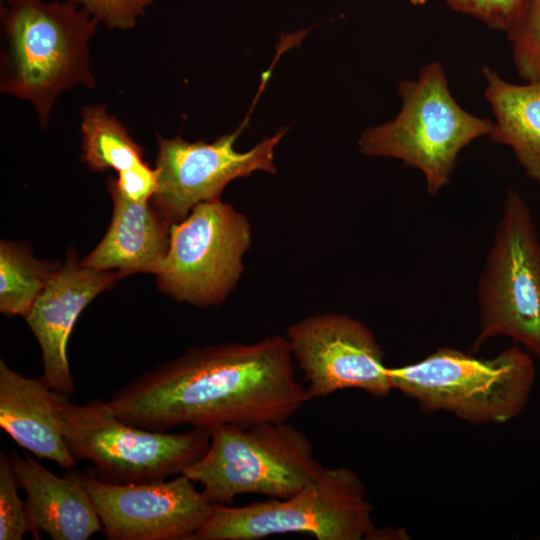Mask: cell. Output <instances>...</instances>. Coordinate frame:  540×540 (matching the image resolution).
<instances>
[{"label":"cell","mask_w":540,"mask_h":540,"mask_svg":"<svg viewBox=\"0 0 540 540\" xmlns=\"http://www.w3.org/2000/svg\"><path fill=\"white\" fill-rule=\"evenodd\" d=\"M251 243L245 215L220 199L199 203L183 220L171 224L157 284L180 302L198 307L220 304L236 287Z\"/></svg>","instance_id":"9"},{"label":"cell","mask_w":540,"mask_h":540,"mask_svg":"<svg viewBox=\"0 0 540 540\" xmlns=\"http://www.w3.org/2000/svg\"><path fill=\"white\" fill-rule=\"evenodd\" d=\"M80 130L82 158L90 170L120 172L144 162L142 147L105 106L82 107Z\"/></svg>","instance_id":"18"},{"label":"cell","mask_w":540,"mask_h":540,"mask_svg":"<svg viewBox=\"0 0 540 540\" xmlns=\"http://www.w3.org/2000/svg\"><path fill=\"white\" fill-rule=\"evenodd\" d=\"M248 119L210 143L157 135V190L151 202L170 223L183 220L199 203L220 199L224 188L237 178L255 171L276 172L274 151L286 129L241 152L235 143Z\"/></svg>","instance_id":"10"},{"label":"cell","mask_w":540,"mask_h":540,"mask_svg":"<svg viewBox=\"0 0 540 540\" xmlns=\"http://www.w3.org/2000/svg\"><path fill=\"white\" fill-rule=\"evenodd\" d=\"M110 29L129 30L154 0H71Z\"/></svg>","instance_id":"23"},{"label":"cell","mask_w":540,"mask_h":540,"mask_svg":"<svg viewBox=\"0 0 540 540\" xmlns=\"http://www.w3.org/2000/svg\"><path fill=\"white\" fill-rule=\"evenodd\" d=\"M113 201L110 226L81 264L98 271L117 270L119 277L158 274L170 243V222L150 201L132 202L107 184Z\"/></svg>","instance_id":"16"},{"label":"cell","mask_w":540,"mask_h":540,"mask_svg":"<svg viewBox=\"0 0 540 540\" xmlns=\"http://www.w3.org/2000/svg\"><path fill=\"white\" fill-rule=\"evenodd\" d=\"M324 468L305 433L283 421L215 428L205 453L182 474L212 503L230 504L241 494L290 497Z\"/></svg>","instance_id":"5"},{"label":"cell","mask_w":540,"mask_h":540,"mask_svg":"<svg viewBox=\"0 0 540 540\" xmlns=\"http://www.w3.org/2000/svg\"><path fill=\"white\" fill-rule=\"evenodd\" d=\"M0 91L29 102L43 128L59 95L94 87L89 43L99 21L71 0H2Z\"/></svg>","instance_id":"2"},{"label":"cell","mask_w":540,"mask_h":540,"mask_svg":"<svg viewBox=\"0 0 540 540\" xmlns=\"http://www.w3.org/2000/svg\"><path fill=\"white\" fill-rule=\"evenodd\" d=\"M64 437L76 460L91 461L100 479L115 483L166 480L197 461L211 432L190 428L181 433L154 431L119 419L108 401L91 400L64 409Z\"/></svg>","instance_id":"8"},{"label":"cell","mask_w":540,"mask_h":540,"mask_svg":"<svg viewBox=\"0 0 540 540\" xmlns=\"http://www.w3.org/2000/svg\"><path fill=\"white\" fill-rule=\"evenodd\" d=\"M19 487L26 494L29 532L39 539L45 532L53 540H87L103 530L82 474L60 477L34 457L10 456Z\"/></svg>","instance_id":"15"},{"label":"cell","mask_w":540,"mask_h":540,"mask_svg":"<svg viewBox=\"0 0 540 540\" xmlns=\"http://www.w3.org/2000/svg\"><path fill=\"white\" fill-rule=\"evenodd\" d=\"M285 338L311 400L350 388L378 398L393 390L383 351L358 319L338 313L313 315L289 326Z\"/></svg>","instance_id":"11"},{"label":"cell","mask_w":540,"mask_h":540,"mask_svg":"<svg viewBox=\"0 0 540 540\" xmlns=\"http://www.w3.org/2000/svg\"><path fill=\"white\" fill-rule=\"evenodd\" d=\"M393 390L422 412L447 411L471 424H504L528 403L535 378L533 356L514 344L492 358L439 348L418 362L387 367Z\"/></svg>","instance_id":"3"},{"label":"cell","mask_w":540,"mask_h":540,"mask_svg":"<svg viewBox=\"0 0 540 540\" xmlns=\"http://www.w3.org/2000/svg\"><path fill=\"white\" fill-rule=\"evenodd\" d=\"M293 360L280 335L194 347L115 391L108 403L119 419L154 431L283 422L311 400Z\"/></svg>","instance_id":"1"},{"label":"cell","mask_w":540,"mask_h":540,"mask_svg":"<svg viewBox=\"0 0 540 540\" xmlns=\"http://www.w3.org/2000/svg\"><path fill=\"white\" fill-rule=\"evenodd\" d=\"M48 266L18 244L0 243V311L5 315H28L50 276Z\"/></svg>","instance_id":"19"},{"label":"cell","mask_w":540,"mask_h":540,"mask_svg":"<svg viewBox=\"0 0 540 540\" xmlns=\"http://www.w3.org/2000/svg\"><path fill=\"white\" fill-rule=\"evenodd\" d=\"M482 75L495 119L490 139L510 147L526 176L540 185V83H510L489 66Z\"/></svg>","instance_id":"17"},{"label":"cell","mask_w":540,"mask_h":540,"mask_svg":"<svg viewBox=\"0 0 540 540\" xmlns=\"http://www.w3.org/2000/svg\"><path fill=\"white\" fill-rule=\"evenodd\" d=\"M457 13L470 16L487 27L504 31L510 29L527 0H445Z\"/></svg>","instance_id":"22"},{"label":"cell","mask_w":540,"mask_h":540,"mask_svg":"<svg viewBox=\"0 0 540 540\" xmlns=\"http://www.w3.org/2000/svg\"><path fill=\"white\" fill-rule=\"evenodd\" d=\"M372 512L366 486L355 471L325 467L284 499L245 506L215 503L193 540H258L289 533H308L318 540H361L375 527Z\"/></svg>","instance_id":"6"},{"label":"cell","mask_w":540,"mask_h":540,"mask_svg":"<svg viewBox=\"0 0 540 540\" xmlns=\"http://www.w3.org/2000/svg\"><path fill=\"white\" fill-rule=\"evenodd\" d=\"M407 534L402 529H396V528H376L374 527L369 535L367 536V539H406Z\"/></svg>","instance_id":"25"},{"label":"cell","mask_w":540,"mask_h":540,"mask_svg":"<svg viewBox=\"0 0 540 540\" xmlns=\"http://www.w3.org/2000/svg\"><path fill=\"white\" fill-rule=\"evenodd\" d=\"M402 107L391 121L366 129L360 152L389 157L419 170L426 190L437 195L451 180L459 153L477 138L490 135L493 121L463 109L452 96L443 66L430 62L419 76L398 85Z\"/></svg>","instance_id":"4"},{"label":"cell","mask_w":540,"mask_h":540,"mask_svg":"<svg viewBox=\"0 0 540 540\" xmlns=\"http://www.w3.org/2000/svg\"><path fill=\"white\" fill-rule=\"evenodd\" d=\"M111 184L125 199L132 202H147L152 199L157 190V175L155 169L145 162L130 169L118 172V177H110Z\"/></svg>","instance_id":"24"},{"label":"cell","mask_w":540,"mask_h":540,"mask_svg":"<svg viewBox=\"0 0 540 540\" xmlns=\"http://www.w3.org/2000/svg\"><path fill=\"white\" fill-rule=\"evenodd\" d=\"M68 395L43 379L25 377L0 361V426L34 456L71 469L76 459L64 437Z\"/></svg>","instance_id":"14"},{"label":"cell","mask_w":540,"mask_h":540,"mask_svg":"<svg viewBox=\"0 0 540 540\" xmlns=\"http://www.w3.org/2000/svg\"><path fill=\"white\" fill-rule=\"evenodd\" d=\"M19 484L13 465L0 451V540H21L29 532L25 502L18 494Z\"/></svg>","instance_id":"21"},{"label":"cell","mask_w":540,"mask_h":540,"mask_svg":"<svg viewBox=\"0 0 540 540\" xmlns=\"http://www.w3.org/2000/svg\"><path fill=\"white\" fill-rule=\"evenodd\" d=\"M410 4L414 6H423L426 4L427 0H407Z\"/></svg>","instance_id":"26"},{"label":"cell","mask_w":540,"mask_h":540,"mask_svg":"<svg viewBox=\"0 0 540 540\" xmlns=\"http://www.w3.org/2000/svg\"><path fill=\"white\" fill-rule=\"evenodd\" d=\"M506 36L520 78L540 83V0H527Z\"/></svg>","instance_id":"20"},{"label":"cell","mask_w":540,"mask_h":540,"mask_svg":"<svg viewBox=\"0 0 540 540\" xmlns=\"http://www.w3.org/2000/svg\"><path fill=\"white\" fill-rule=\"evenodd\" d=\"M109 540H193L214 503L181 474L172 480L115 483L82 474Z\"/></svg>","instance_id":"12"},{"label":"cell","mask_w":540,"mask_h":540,"mask_svg":"<svg viewBox=\"0 0 540 540\" xmlns=\"http://www.w3.org/2000/svg\"><path fill=\"white\" fill-rule=\"evenodd\" d=\"M117 272L85 267L70 253L64 266L52 273L25 320L42 353V379L54 390L75 391L67 356L72 329L84 308L110 287Z\"/></svg>","instance_id":"13"},{"label":"cell","mask_w":540,"mask_h":540,"mask_svg":"<svg viewBox=\"0 0 540 540\" xmlns=\"http://www.w3.org/2000/svg\"><path fill=\"white\" fill-rule=\"evenodd\" d=\"M477 305L470 353L504 336L540 362V238L529 205L512 187L478 279Z\"/></svg>","instance_id":"7"}]
</instances>
